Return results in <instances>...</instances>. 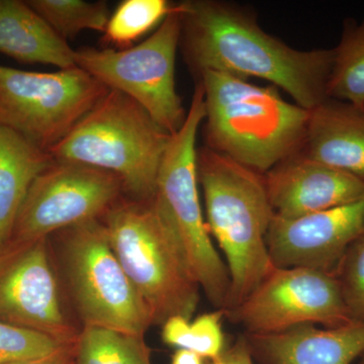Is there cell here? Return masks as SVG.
Instances as JSON below:
<instances>
[{"label": "cell", "mask_w": 364, "mask_h": 364, "mask_svg": "<svg viewBox=\"0 0 364 364\" xmlns=\"http://www.w3.org/2000/svg\"><path fill=\"white\" fill-rule=\"evenodd\" d=\"M224 311L205 313L191 321L186 348L208 360H215L225 351V336L222 329Z\"/></svg>", "instance_id": "d4e9b609"}, {"label": "cell", "mask_w": 364, "mask_h": 364, "mask_svg": "<svg viewBox=\"0 0 364 364\" xmlns=\"http://www.w3.org/2000/svg\"><path fill=\"white\" fill-rule=\"evenodd\" d=\"M275 217L291 220L360 200L364 178L306 156L287 158L264 174Z\"/></svg>", "instance_id": "5bb4252c"}, {"label": "cell", "mask_w": 364, "mask_h": 364, "mask_svg": "<svg viewBox=\"0 0 364 364\" xmlns=\"http://www.w3.org/2000/svg\"><path fill=\"white\" fill-rule=\"evenodd\" d=\"M176 6L179 45L196 76L214 70L264 79L308 111L328 100L332 49H294L265 32L250 9L233 2L186 0Z\"/></svg>", "instance_id": "6da1fadb"}, {"label": "cell", "mask_w": 364, "mask_h": 364, "mask_svg": "<svg viewBox=\"0 0 364 364\" xmlns=\"http://www.w3.org/2000/svg\"><path fill=\"white\" fill-rule=\"evenodd\" d=\"M198 176L208 233L226 258L231 280L226 313L240 305L275 268L267 242L274 213L264 176L210 148L198 150Z\"/></svg>", "instance_id": "3957f363"}, {"label": "cell", "mask_w": 364, "mask_h": 364, "mask_svg": "<svg viewBox=\"0 0 364 364\" xmlns=\"http://www.w3.org/2000/svg\"><path fill=\"white\" fill-rule=\"evenodd\" d=\"M332 50L328 98L364 109V18L345 20L338 45Z\"/></svg>", "instance_id": "d6986e66"}, {"label": "cell", "mask_w": 364, "mask_h": 364, "mask_svg": "<svg viewBox=\"0 0 364 364\" xmlns=\"http://www.w3.org/2000/svg\"><path fill=\"white\" fill-rule=\"evenodd\" d=\"M181 36V16L174 4L168 16L141 44L123 50H75V65L109 90L119 91L142 105L159 126L173 135L188 116L176 85Z\"/></svg>", "instance_id": "52a82bcc"}, {"label": "cell", "mask_w": 364, "mask_h": 364, "mask_svg": "<svg viewBox=\"0 0 364 364\" xmlns=\"http://www.w3.org/2000/svg\"><path fill=\"white\" fill-rule=\"evenodd\" d=\"M334 275L351 321L364 323V237L347 250Z\"/></svg>", "instance_id": "cb8c5ba5"}, {"label": "cell", "mask_w": 364, "mask_h": 364, "mask_svg": "<svg viewBox=\"0 0 364 364\" xmlns=\"http://www.w3.org/2000/svg\"><path fill=\"white\" fill-rule=\"evenodd\" d=\"M53 163L49 152L0 123V251L11 242L33 182Z\"/></svg>", "instance_id": "ac0fdd59"}, {"label": "cell", "mask_w": 364, "mask_h": 364, "mask_svg": "<svg viewBox=\"0 0 364 364\" xmlns=\"http://www.w3.org/2000/svg\"><path fill=\"white\" fill-rule=\"evenodd\" d=\"M102 221L112 250L149 310L153 325L177 315L193 320L200 287L153 198H121Z\"/></svg>", "instance_id": "5b68a950"}, {"label": "cell", "mask_w": 364, "mask_h": 364, "mask_svg": "<svg viewBox=\"0 0 364 364\" xmlns=\"http://www.w3.org/2000/svg\"><path fill=\"white\" fill-rule=\"evenodd\" d=\"M123 193V182L112 172L54 160L33 182L16 218L11 242L37 241L55 232L102 219Z\"/></svg>", "instance_id": "30bf717a"}, {"label": "cell", "mask_w": 364, "mask_h": 364, "mask_svg": "<svg viewBox=\"0 0 364 364\" xmlns=\"http://www.w3.org/2000/svg\"><path fill=\"white\" fill-rule=\"evenodd\" d=\"M0 54L60 70L76 66L75 50L28 2L21 0H0Z\"/></svg>", "instance_id": "e0dca14e"}, {"label": "cell", "mask_w": 364, "mask_h": 364, "mask_svg": "<svg viewBox=\"0 0 364 364\" xmlns=\"http://www.w3.org/2000/svg\"><path fill=\"white\" fill-rule=\"evenodd\" d=\"M0 364H2V363H0Z\"/></svg>", "instance_id": "4dcf8cb0"}, {"label": "cell", "mask_w": 364, "mask_h": 364, "mask_svg": "<svg viewBox=\"0 0 364 364\" xmlns=\"http://www.w3.org/2000/svg\"><path fill=\"white\" fill-rule=\"evenodd\" d=\"M173 6L167 0H124L109 16L105 42L117 50L132 47L136 40L161 25Z\"/></svg>", "instance_id": "7402d4cb"}, {"label": "cell", "mask_w": 364, "mask_h": 364, "mask_svg": "<svg viewBox=\"0 0 364 364\" xmlns=\"http://www.w3.org/2000/svg\"><path fill=\"white\" fill-rule=\"evenodd\" d=\"M75 364H152L144 337L83 326L74 346Z\"/></svg>", "instance_id": "ffe728a7"}, {"label": "cell", "mask_w": 364, "mask_h": 364, "mask_svg": "<svg viewBox=\"0 0 364 364\" xmlns=\"http://www.w3.org/2000/svg\"><path fill=\"white\" fill-rule=\"evenodd\" d=\"M0 321L75 344L79 333L62 306L48 238L9 242L0 251Z\"/></svg>", "instance_id": "7c38bea8"}, {"label": "cell", "mask_w": 364, "mask_h": 364, "mask_svg": "<svg viewBox=\"0 0 364 364\" xmlns=\"http://www.w3.org/2000/svg\"><path fill=\"white\" fill-rule=\"evenodd\" d=\"M74 346L44 333L0 321V363L52 358L73 351Z\"/></svg>", "instance_id": "603a6c76"}, {"label": "cell", "mask_w": 364, "mask_h": 364, "mask_svg": "<svg viewBox=\"0 0 364 364\" xmlns=\"http://www.w3.org/2000/svg\"><path fill=\"white\" fill-rule=\"evenodd\" d=\"M26 2L66 41L73 39L83 31L105 33L111 16L109 6L105 1L28 0Z\"/></svg>", "instance_id": "44dd1931"}, {"label": "cell", "mask_w": 364, "mask_h": 364, "mask_svg": "<svg viewBox=\"0 0 364 364\" xmlns=\"http://www.w3.org/2000/svg\"><path fill=\"white\" fill-rule=\"evenodd\" d=\"M170 364H208V363L196 352L188 350V349H177L172 355Z\"/></svg>", "instance_id": "83f0119b"}, {"label": "cell", "mask_w": 364, "mask_h": 364, "mask_svg": "<svg viewBox=\"0 0 364 364\" xmlns=\"http://www.w3.org/2000/svg\"><path fill=\"white\" fill-rule=\"evenodd\" d=\"M301 152L334 168L364 178V109L328 98L311 111Z\"/></svg>", "instance_id": "2e32d148"}, {"label": "cell", "mask_w": 364, "mask_h": 364, "mask_svg": "<svg viewBox=\"0 0 364 364\" xmlns=\"http://www.w3.org/2000/svg\"><path fill=\"white\" fill-rule=\"evenodd\" d=\"M65 231L67 279L83 325L145 337L152 317L112 250L102 219Z\"/></svg>", "instance_id": "9c48e42d"}, {"label": "cell", "mask_w": 364, "mask_h": 364, "mask_svg": "<svg viewBox=\"0 0 364 364\" xmlns=\"http://www.w3.org/2000/svg\"><path fill=\"white\" fill-rule=\"evenodd\" d=\"M208 364H253L248 340L239 339L233 346L225 349L219 358L210 360Z\"/></svg>", "instance_id": "4316f807"}, {"label": "cell", "mask_w": 364, "mask_h": 364, "mask_svg": "<svg viewBox=\"0 0 364 364\" xmlns=\"http://www.w3.org/2000/svg\"><path fill=\"white\" fill-rule=\"evenodd\" d=\"M74 350L60 355L52 356V358L35 359V360L21 361V363H14L6 364H68L69 358Z\"/></svg>", "instance_id": "f1b7e54d"}, {"label": "cell", "mask_w": 364, "mask_h": 364, "mask_svg": "<svg viewBox=\"0 0 364 364\" xmlns=\"http://www.w3.org/2000/svg\"><path fill=\"white\" fill-rule=\"evenodd\" d=\"M358 364H364V353L361 355V360Z\"/></svg>", "instance_id": "f546056e"}, {"label": "cell", "mask_w": 364, "mask_h": 364, "mask_svg": "<svg viewBox=\"0 0 364 364\" xmlns=\"http://www.w3.org/2000/svg\"><path fill=\"white\" fill-rule=\"evenodd\" d=\"M196 77L205 100V147L263 176L303 151L311 111L287 102L279 88L220 71Z\"/></svg>", "instance_id": "7a4b0ae2"}, {"label": "cell", "mask_w": 364, "mask_h": 364, "mask_svg": "<svg viewBox=\"0 0 364 364\" xmlns=\"http://www.w3.org/2000/svg\"><path fill=\"white\" fill-rule=\"evenodd\" d=\"M364 237V196L323 212L273 218L267 236L277 268H310L335 274L347 250Z\"/></svg>", "instance_id": "4fadbf2b"}, {"label": "cell", "mask_w": 364, "mask_h": 364, "mask_svg": "<svg viewBox=\"0 0 364 364\" xmlns=\"http://www.w3.org/2000/svg\"><path fill=\"white\" fill-rule=\"evenodd\" d=\"M249 337V345L270 364H351L364 353V323L360 322L324 329L303 325Z\"/></svg>", "instance_id": "9a60e30c"}, {"label": "cell", "mask_w": 364, "mask_h": 364, "mask_svg": "<svg viewBox=\"0 0 364 364\" xmlns=\"http://www.w3.org/2000/svg\"><path fill=\"white\" fill-rule=\"evenodd\" d=\"M205 116L203 87L196 82L186 123L171 136L163 158L153 200L198 286L225 311L231 280L203 220L198 191L196 136Z\"/></svg>", "instance_id": "8992f818"}, {"label": "cell", "mask_w": 364, "mask_h": 364, "mask_svg": "<svg viewBox=\"0 0 364 364\" xmlns=\"http://www.w3.org/2000/svg\"><path fill=\"white\" fill-rule=\"evenodd\" d=\"M191 321L182 316H172L162 324L163 342L177 349L186 348Z\"/></svg>", "instance_id": "484cf974"}, {"label": "cell", "mask_w": 364, "mask_h": 364, "mask_svg": "<svg viewBox=\"0 0 364 364\" xmlns=\"http://www.w3.org/2000/svg\"><path fill=\"white\" fill-rule=\"evenodd\" d=\"M109 90L77 66L47 73L0 65V123L48 152Z\"/></svg>", "instance_id": "ba28073f"}, {"label": "cell", "mask_w": 364, "mask_h": 364, "mask_svg": "<svg viewBox=\"0 0 364 364\" xmlns=\"http://www.w3.org/2000/svg\"><path fill=\"white\" fill-rule=\"evenodd\" d=\"M171 136L142 105L111 90L48 152L55 161L112 172L129 198L149 200Z\"/></svg>", "instance_id": "277c9868"}, {"label": "cell", "mask_w": 364, "mask_h": 364, "mask_svg": "<svg viewBox=\"0 0 364 364\" xmlns=\"http://www.w3.org/2000/svg\"><path fill=\"white\" fill-rule=\"evenodd\" d=\"M249 335L303 325L340 327L349 317L336 277L310 268H277L243 301L226 312Z\"/></svg>", "instance_id": "8fae6325"}]
</instances>
